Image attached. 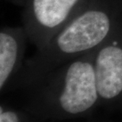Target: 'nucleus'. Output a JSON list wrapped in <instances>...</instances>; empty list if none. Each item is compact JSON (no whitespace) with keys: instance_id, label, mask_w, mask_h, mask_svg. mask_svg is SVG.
Returning <instances> with one entry per match:
<instances>
[{"instance_id":"f257e3e1","label":"nucleus","mask_w":122,"mask_h":122,"mask_svg":"<svg viewBox=\"0 0 122 122\" xmlns=\"http://www.w3.org/2000/svg\"><path fill=\"white\" fill-rule=\"evenodd\" d=\"M122 25V0H88L41 50L25 61L7 92H24L57 67L98 49Z\"/></svg>"},{"instance_id":"f03ea898","label":"nucleus","mask_w":122,"mask_h":122,"mask_svg":"<svg viewBox=\"0 0 122 122\" xmlns=\"http://www.w3.org/2000/svg\"><path fill=\"white\" fill-rule=\"evenodd\" d=\"M95 51L57 67L24 91L21 108L42 122L92 117L100 108L94 71Z\"/></svg>"},{"instance_id":"7ed1b4c3","label":"nucleus","mask_w":122,"mask_h":122,"mask_svg":"<svg viewBox=\"0 0 122 122\" xmlns=\"http://www.w3.org/2000/svg\"><path fill=\"white\" fill-rule=\"evenodd\" d=\"M88 0H26L22 25L29 40L41 50L73 17Z\"/></svg>"},{"instance_id":"20e7f679","label":"nucleus","mask_w":122,"mask_h":122,"mask_svg":"<svg viewBox=\"0 0 122 122\" xmlns=\"http://www.w3.org/2000/svg\"><path fill=\"white\" fill-rule=\"evenodd\" d=\"M94 71L100 108L122 110V25L96 49Z\"/></svg>"},{"instance_id":"39448f33","label":"nucleus","mask_w":122,"mask_h":122,"mask_svg":"<svg viewBox=\"0 0 122 122\" xmlns=\"http://www.w3.org/2000/svg\"><path fill=\"white\" fill-rule=\"evenodd\" d=\"M29 40L23 25L2 27L0 31V92H7L25 62Z\"/></svg>"},{"instance_id":"423d86ee","label":"nucleus","mask_w":122,"mask_h":122,"mask_svg":"<svg viewBox=\"0 0 122 122\" xmlns=\"http://www.w3.org/2000/svg\"><path fill=\"white\" fill-rule=\"evenodd\" d=\"M0 122H42L21 107L6 104L0 105Z\"/></svg>"},{"instance_id":"0eeeda50","label":"nucleus","mask_w":122,"mask_h":122,"mask_svg":"<svg viewBox=\"0 0 122 122\" xmlns=\"http://www.w3.org/2000/svg\"><path fill=\"white\" fill-rule=\"evenodd\" d=\"M6 1L10 2V3H12L13 5H14V6L23 7L25 6L26 0H6Z\"/></svg>"},{"instance_id":"6e6552de","label":"nucleus","mask_w":122,"mask_h":122,"mask_svg":"<svg viewBox=\"0 0 122 122\" xmlns=\"http://www.w3.org/2000/svg\"><path fill=\"white\" fill-rule=\"evenodd\" d=\"M88 122H112V121H105V120H91V121H89Z\"/></svg>"}]
</instances>
